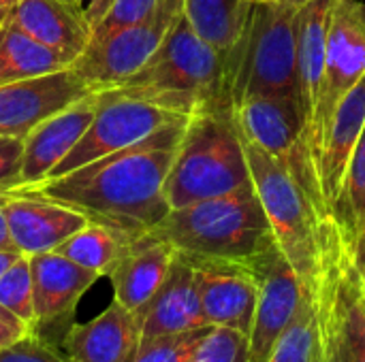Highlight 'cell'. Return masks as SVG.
I'll list each match as a JSON object with an SVG mask.
<instances>
[{"label":"cell","mask_w":365,"mask_h":362,"mask_svg":"<svg viewBox=\"0 0 365 362\" xmlns=\"http://www.w3.org/2000/svg\"><path fill=\"white\" fill-rule=\"evenodd\" d=\"M188 117L165 124L143 141L92 160L66 175L19 188L81 211L124 237L152 230L169 211L165 181ZM15 192V190H13Z\"/></svg>","instance_id":"6da1fadb"},{"label":"cell","mask_w":365,"mask_h":362,"mask_svg":"<svg viewBox=\"0 0 365 362\" xmlns=\"http://www.w3.org/2000/svg\"><path fill=\"white\" fill-rule=\"evenodd\" d=\"M244 149L274 239L295 273L314 290L329 254L346 235L323 198L308 134L287 158H274L248 141Z\"/></svg>","instance_id":"7a4b0ae2"},{"label":"cell","mask_w":365,"mask_h":362,"mask_svg":"<svg viewBox=\"0 0 365 362\" xmlns=\"http://www.w3.org/2000/svg\"><path fill=\"white\" fill-rule=\"evenodd\" d=\"M105 92L139 98L186 117L201 111H233L227 55L203 41L186 15L133 77Z\"/></svg>","instance_id":"3957f363"},{"label":"cell","mask_w":365,"mask_h":362,"mask_svg":"<svg viewBox=\"0 0 365 362\" xmlns=\"http://www.w3.org/2000/svg\"><path fill=\"white\" fill-rule=\"evenodd\" d=\"M175 252L250 265L276 245L255 186L171 209L154 228Z\"/></svg>","instance_id":"277c9868"},{"label":"cell","mask_w":365,"mask_h":362,"mask_svg":"<svg viewBox=\"0 0 365 362\" xmlns=\"http://www.w3.org/2000/svg\"><path fill=\"white\" fill-rule=\"evenodd\" d=\"M295 4L250 2L244 28L227 55V85L233 109L252 96H295L297 75Z\"/></svg>","instance_id":"5b68a950"},{"label":"cell","mask_w":365,"mask_h":362,"mask_svg":"<svg viewBox=\"0 0 365 362\" xmlns=\"http://www.w3.org/2000/svg\"><path fill=\"white\" fill-rule=\"evenodd\" d=\"M250 183L244 139L233 111H201L190 115L165 181L169 207L180 209Z\"/></svg>","instance_id":"8992f818"},{"label":"cell","mask_w":365,"mask_h":362,"mask_svg":"<svg viewBox=\"0 0 365 362\" xmlns=\"http://www.w3.org/2000/svg\"><path fill=\"white\" fill-rule=\"evenodd\" d=\"M325 362H365V284L344 239L314 288Z\"/></svg>","instance_id":"52a82bcc"},{"label":"cell","mask_w":365,"mask_h":362,"mask_svg":"<svg viewBox=\"0 0 365 362\" xmlns=\"http://www.w3.org/2000/svg\"><path fill=\"white\" fill-rule=\"evenodd\" d=\"M184 15V0H158L156 9L130 26L90 38L71 68L94 90L105 92L133 77L160 47Z\"/></svg>","instance_id":"ba28073f"},{"label":"cell","mask_w":365,"mask_h":362,"mask_svg":"<svg viewBox=\"0 0 365 362\" xmlns=\"http://www.w3.org/2000/svg\"><path fill=\"white\" fill-rule=\"evenodd\" d=\"M365 73V2L338 0L327 34L325 62L314 111L308 124V143L317 160L331 113L342 96Z\"/></svg>","instance_id":"9c48e42d"},{"label":"cell","mask_w":365,"mask_h":362,"mask_svg":"<svg viewBox=\"0 0 365 362\" xmlns=\"http://www.w3.org/2000/svg\"><path fill=\"white\" fill-rule=\"evenodd\" d=\"M182 117L186 115L171 113L167 109H160L139 98H128V96H120L111 92H98V107L90 126L86 128L77 145L49 173V177L66 175L92 160L126 149L143 141L145 137H150L165 124H171Z\"/></svg>","instance_id":"30bf717a"},{"label":"cell","mask_w":365,"mask_h":362,"mask_svg":"<svg viewBox=\"0 0 365 362\" xmlns=\"http://www.w3.org/2000/svg\"><path fill=\"white\" fill-rule=\"evenodd\" d=\"M257 275L259 299L248 333V361L265 362L276 341L295 320L308 297L314 292L289 265L278 243L250 262Z\"/></svg>","instance_id":"8fae6325"},{"label":"cell","mask_w":365,"mask_h":362,"mask_svg":"<svg viewBox=\"0 0 365 362\" xmlns=\"http://www.w3.org/2000/svg\"><path fill=\"white\" fill-rule=\"evenodd\" d=\"M92 92L71 66L41 77L0 83V137L26 139L41 122Z\"/></svg>","instance_id":"7c38bea8"},{"label":"cell","mask_w":365,"mask_h":362,"mask_svg":"<svg viewBox=\"0 0 365 362\" xmlns=\"http://www.w3.org/2000/svg\"><path fill=\"white\" fill-rule=\"evenodd\" d=\"M186 258L195 271L205 322L248 335L259 299V284L250 265L201 256Z\"/></svg>","instance_id":"4fadbf2b"},{"label":"cell","mask_w":365,"mask_h":362,"mask_svg":"<svg viewBox=\"0 0 365 362\" xmlns=\"http://www.w3.org/2000/svg\"><path fill=\"white\" fill-rule=\"evenodd\" d=\"M4 213L11 241L24 256L53 252L90 222L81 211L68 205L19 190L6 192Z\"/></svg>","instance_id":"5bb4252c"},{"label":"cell","mask_w":365,"mask_h":362,"mask_svg":"<svg viewBox=\"0 0 365 362\" xmlns=\"http://www.w3.org/2000/svg\"><path fill=\"white\" fill-rule=\"evenodd\" d=\"M175 254V247L154 230L130 237L107 273L113 301L133 314L141 312L165 282Z\"/></svg>","instance_id":"9a60e30c"},{"label":"cell","mask_w":365,"mask_h":362,"mask_svg":"<svg viewBox=\"0 0 365 362\" xmlns=\"http://www.w3.org/2000/svg\"><path fill=\"white\" fill-rule=\"evenodd\" d=\"M233 115L242 139L274 158H287L308 134V113L295 96H252Z\"/></svg>","instance_id":"2e32d148"},{"label":"cell","mask_w":365,"mask_h":362,"mask_svg":"<svg viewBox=\"0 0 365 362\" xmlns=\"http://www.w3.org/2000/svg\"><path fill=\"white\" fill-rule=\"evenodd\" d=\"M96 107L98 92H92L30 130V134L24 139L21 188H30L49 177V173L62 162V158L77 145V141L90 126Z\"/></svg>","instance_id":"e0dca14e"},{"label":"cell","mask_w":365,"mask_h":362,"mask_svg":"<svg viewBox=\"0 0 365 362\" xmlns=\"http://www.w3.org/2000/svg\"><path fill=\"white\" fill-rule=\"evenodd\" d=\"M135 316L139 320L141 341L210 326L201 312L195 271L184 254H175L165 282Z\"/></svg>","instance_id":"ac0fdd59"},{"label":"cell","mask_w":365,"mask_h":362,"mask_svg":"<svg viewBox=\"0 0 365 362\" xmlns=\"http://www.w3.org/2000/svg\"><path fill=\"white\" fill-rule=\"evenodd\" d=\"M365 126V73L364 77L342 96L331 119L327 124L323 143L317 154V173L323 190V198L331 213L336 211L346 164L351 151Z\"/></svg>","instance_id":"d6986e66"},{"label":"cell","mask_w":365,"mask_h":362,"mask_svg":"<svg viewBox=\"0 0 365 362\" xmlns=\"http://www.w3.org/2000/svg\"><path fill=\"white\" fill-rule=\"evenodd\" d=\"M141 341L139 320L118 301L86 324L73 326L64 337L71 362H128Z\"/></svg>","instance_id":"ffe728a7"},{"label":"cell","mask_w":365,"mask_h":362,"mask_svg":"<svg viewBox=\"0 0 365 362\" xmlns=\"http://www.w3.org/2000/svg\"><path fill=\"white\" fill-rule=\"evenodd\" d=\"M6 19L71 62L83 53L92 38L83 9L64 0H17Z\"/></svg>","instance_id":"44dd1931"},{"label":"cell","mask_w":365,"mask_h":362,"mask_svg":"<svg viewBox=\"0 0 365 362\" xmlns=\"http://www.w3.org/2000/svg\"><path fill=\"white\" fill-rule=\"evenodd\" d=\"M28 258L32 273L36 326L51 324L71 314L79 299L101 277L98 273L60 256L58 252L34 254Z\"/></svg>","instance_id":"7402d4cb"},{"label":"cell","mask_w":365,"mask_h":362,"mask_svg":"<svg viewBox=\"0 0 365 362\" xmlns=\"http://www.w3.org/2000/svg\"><path fill=\"white\" fill-rule=\"evenodd\" d=\"M336 2L338 0H308L306 4L297 9V17H295L297 75H299L302 102L308 113V124H310L319 85H321L327 34H329Z\"/></svg>","instance_id":"603a6c76"},{"label":"cell","mask_w":365,"mask_h":362,"mask_svg":"<svg viewBox=\"0 0 365 362\" xmlns=\"http://www.w3.org/2000/svg\"><path fill=\"white\" fill-rule=\"evenodd\" d=\"M71 64L66 55L38 43L13 21L0 23V83L58 73Z\"/></svg>","instance_id":"cb8c5ba5"},{"label":"cell","mask_w":365,"mask_h":362,"mask_svg":"<svg viewBox=\"0 0 365 362\" xmlns=\"http://www.w3.org/2000/svg\"><path fill=\"white\" fill-rule=\"evenodd\" d=\"M252 0H184V15L197 34L218 51L240 38Z\"/></svg>","instance_id":"d4e9b609"},{"label":"cell","mask_w":365,"mask_h":362,"mask_svg":"<svg viewBox=\"0 0 365 362\" xmlns=\"http://www.w3.org/2000/svg\"><path fill=\"white\" fill-rule=\"evenodd\" d=\"M128 239L130 237H124L103 224L88 222L64 243H60L53 252L103 277L111 271Z\"/></svg>","instance_id":"484cf974"},{"label":"cell","mask_w":365,"mask_h":362,"mask_svg":"<svg viewBox=\"0 0 365 362\" xmlns=\"http://www.w3.org/2000/svg\"><path fill=\"white\" fill-rule=\"evenodd\" d=\"M265 362H325L323 339H321V318L314 292L308 297L295 320L276 341L269 358Z\"/></svg>","instance_id":"4316f807"},{"label":"cell","mask_w":365,"mask_h":362,"mask_svg":"<svg viewBox=\"0 0 365 362\" xmlns=\"http://www.w3.org/2000/svg\"><path fill=\"white\" fill-rule=\"evenodd\" d=\"M334 215L349 241L365 230V126L351 151Z\"/></svg>","instance_id":"83f0119b"},{"label":"cell","mask_w":365,"mask_h":362,"mask_svg":"<svg viewBox=\"0 0 365 362\" xmlns=\"http://www.w3.org/2000/svg\"><path fill=\"white\" fill-rule=\"evenodd\" d=\"M212 326L141 341L128 362H192Z\"/></svg>","instance_id":"f1b7e54d"},{"label":"cell","mask_w":365,"mask_h":362,"mask_svg":"<svg viewBox=\"0 0 365 362\" xmlns=\"http://www.w3.org/2000/svg\"><path fill=\"white\" fill-rule=\"evenodd\" d=\"M0 305L6 307L17 318H21L30 329L36 331L32 273H30L28 256H19V260H15L9 267V271L0 277Z\"/></svg>","instance_id":"f546056e"},{"label":"cell","mask_w":365,"mask_h":362,"mask_svg":"<svg viewBox=\"0 0 365 362\" xmlns=\"http://www.w3.org/2000/svg\"><path fill=\"white\" fill-rule=\"evenodd\" d=\"M246 361H248V335H244V333H240L235 329L212 326L192 362Z\"/></svg>","instance_id":"4dcf8cb0"},{"label":"cell","mask_w":365,"mask_h":362,"mask_svg":"<svg viewBox=\"0 0 365 362\" xmlns=\"http://www.w3.org/2000/svg\"><path fill=\"white\" fill-rule=\"evenodd\" d=\"M0 362H71L66 356L43 344L34 331L0 350Z\"/></svg>","instance_id":"1f68e13d"},{"label":"cell","mask_w":365,"mask_h":362,"mask_svg":"<svg viewBox=\"0 0 365 362\" xmlns=\"http://www.w3.org/2000/svg\"><path fill=\"white\" fill-rule=\"evenodd\" d=\"M24 139L0 137V190L13 192L21 188Z\"/></svg>","instance_id":"d6a6232c"},{"label":"cell","mask_w":365,"mask_h":362,"mask_svg":"<svg viewBox=\"0 0 365 362\" xmlns=\"http://www.w3.org/2000/svg\"><path fill=\"white\" fill-rule=\"evenodd\" d=\"M30 331H34V329H30L21 318H17L15 314H11L6 307L0 305V350L15 344Z\"/></svg>","instance_id":"836d02e7"},{"label":"cell","mask_w":365,"mask_h":362,"mask_svg":"<svg viewBox=\"0 0 365 362\" xmlns=\"http://www.w3.org/2000/svg\"><path fill=\"white\" fill-rule=\"evenodd\" d=\"M79 2H81V9H83L86 19H88L90 26L94 28V26L101 21V17L107 13V9L111 6L113 0H79Z\"/></svg>","instance_id":"e575fe53"},{"label":"cell","mask_w":365,"mask_h":362,"mask_svg":"<svg viewBox=\"0 0 365 362\" xmlns=\"http://www.w3.org/2000/svg\"><path fill=\"white\" fill-rule=\"evenodd\" d=\"M351 250H353V260H355V267L361 275L365 284V230L361 235H357L351 243Z\"/></svg>","instance_id":"d590c367"},{"label":"cell","mask_w":365,"mask_h":362,"mask_svg":"<svg viewBox=\"0 0 365 362\" xmlns=\"http://www.w3.org/2000/svg\"><path fill=\"white\" fill-rule=\"evenodd\" d=\"M4 198H6V192H2V190H0V250H15L13 241H11L9 224H6V213H4Z\"/></svg>","instance_id":"8d00e7d4"},{"label":"cell","mask_w":365,"mask_h":362,"mask_svg":"<svg viewBox=\"0 0 365 362\" xmlns=\"http://www.w3.org/2000/svg\"><path fill=\"white\" fill-rule=\"evenodd\" d=\"M19 256H24L19 250H0V277L9 271V267L19 260Z\"/></svg>","instance_id":"74e56055"},{"label":"cell","mask_w":365,"mask_h":362,"mask_svg":"<svg viewBox=\"0 0 365 362\" xmlns=\"http://www.w3.org/2000/svg\"><path fill=\"white\" fill-rule=\"evenodd\" d=\"M15 4H17V0H0V23L9 17V13Z\"/></svg>","instance_id":"f35d334b"},{"label":"cell","mask_w":365,"mask_h":362,"mask_svg":"<svg viewBox=\"0 0 365 362\" xmlns=\"http://www.w3.org/2000/svg\"><path fill=\"white\" fill-rule=\"evenodd\" d=\"M287 2H291V4H295V6H302V4H306L308 0H287Z\"/></svg>","instance_id":"ab89813d"},{"label":"cell","mask_w":365,"mask_h":362,"mask_svg":"<svg viewBox=\"0 0 365 362\" xmlns=\"http://www.w3.org/2000/svg\"><path fill=\"white\" fill-rule=\"evenodd\" d=\"M64 2H71V4H77V6H81V2H79V0H64Z\"/></svg>","instance_id":"60d3db41"},{"label":"cell","mask_w":365,"mask_h":362,"mask_svg":"<svg viewBox=\"0 0 365 362\" xmlns=\"http://www.w3.org/2000/svg\"><path fill=\"white\" fill-rule=\"evenodd\" d=\"M257 2H278V0H257Z\"/></svg>","instance_id":"b9f144b4"}]
</instances>
